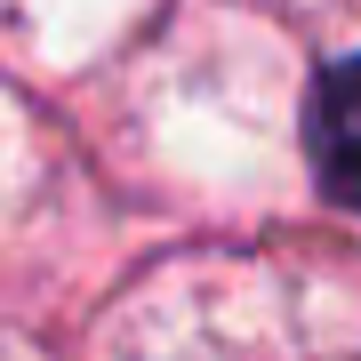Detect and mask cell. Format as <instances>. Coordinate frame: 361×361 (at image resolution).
<instances>
[{
    "label": "cell",
    "mask_w": 361,
    "mask_h": 361,
    "mask_svg": "<svg viewBox=\"0 0 361 361\" xmlns=\"http://www.w3.org/2000/svg\"><path fill=\"white\" fill-rule=\"evenodd\" d=\"M305 153H313L322 193L345 201V209H361V56H345V65H329L322 80H313Z\"/></svg>",
    "instance_id": "obj_1"
}]
</instances>
